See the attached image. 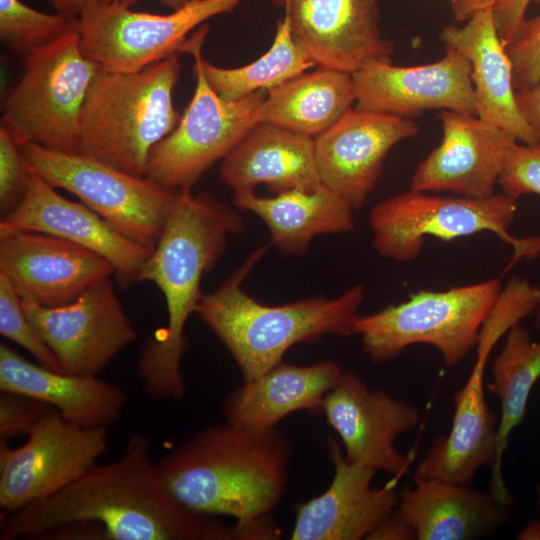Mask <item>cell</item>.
<instances>
[{
  "label": "cell",
  "instance_id": "obj_22",
  "mask_svg": "<svg viewBox=\"0 0 540 540\" xmlns=\"http://www.w3.org/2000/svg\"><path fill=\"white\" fill-rule=\"evenodd\" d=\"M511 507L490 488L414 476L413 486L399 492L396 511L417 540H473L508 522Z\"/></svg>",
  "mask_w": 540,
  "mask_h": 540
},
{
  "label": "cell",
  "instance_id": "obj_2",
  "mask_svg": "<svg viewBox=\"0 0 540 540\" xmlns=\"http://www.w3.org/2000/svg\"><path fill=\"white\" fill-rule=\"evenodd\" d=\"M290 446L276 427L207 426L156 462L162 483L196 514L236 519L235 539H276L270 514L286 488Z\"/></svg>",
  "mask_w": 540,
  "mask_h": 540
},
{
  "label": "cell",
  "instance_id": "obj_47",
  "mask_svg": "<svg viewBox=\"0 0 540 540\" xmlns=\"http://www.w3.org/2000/svg\"><path fill=\"white\" fill-rule=\"evenodd\" d=\"M535 326L540 330V306L535 311Z\"/></svg>",
  "mask_w": 540,
  "mask_h": 540
},
{
  "label": "cell",
  "instance_id": "obj_6",
  "mask_svg": "<svg viewBox=\"0 0 540 540\" xmlns=\"http://www.w3.org/2000/svg\"><path fill=\"white\" fill-rule=\"evenodd\" d=\"M502 285L492 278L443 291L421 290L396 305L358 315L353 335L375 363L390 361L406 348L434 347L448 368L458 365L477 345L486 316Z\"/></svg>",
  "mask_w": 540,
  "mask_h": 540
},
{
  "label": "cell",
  "instance_id": "obj_16",
  "mask_svg": "<svg viewBox=\"0 0 540 540\" xmlns=\"http://www.w3.org/2000/svg\"><path fill=\"white\" fill-rule=\"evenodd\" d=\"M419 133L412 119L349 109L314 140L322 184L354 210L362 208L373 190L388 152Z\"/></svg>",
  "mask_w": 540,
  "mask_h": 540
},
{
  "label": "cell",
  "instance_id": "obj_3",
  "mask_svg": "<svg viewBox=\"0 0 540 540\" xmlns=\"http://www.w3.org/2000/svg\"><path fill=\"white\" fill-rule=\"evenodd\" d=\"M244 231L242 218L208 193L177 190L164 231L142 266L138 281L162 292L167 324L144 345L138 373L145 392L157 400H179L186 392L182 357L189 317L202 297L200 283L223 254L227 238Z\"/></svg>",
  "mask_w": 540,
  "mask_h": 540
},
{
  "label": "cell",
  "instance_id": "obj_49",
  "mask_svg": "<svg viewBox=\"0 0 540 540\" xmlns=\"http://www.w3.org/2000/svg\"><path fill=\"white\" fill-rule=\"evenodd\" d=\"M534 1H536V2L540 3V0H534Z\"/></svg>",
  "mask_w": 540,
  "mask_h": 540
},
{
  "label": "cell",
  "instance_id": "obj_25",
  "mask_svg": "<svg viewBox=\"0 0 540 540\" xmlns=\"http://www.w3.org/2000/svg\"><path fill=\"white\" fill-rule=\"evenodd\" d=\"M0 390L34 398L67 420L88 428L112 426L127 398L123 389L98 376H77L34 364L0 345Z\"/></svg>",
  "mask_w": 540,
  "mask_h": 540
},
{
  "label": "cell",
  "instance_id": "obj_17",
  "mask_svg": "<svg viewBox=\"0 0 540 540\" xmlns=\"http://www.w3.org/2000/svg\"><path fill=\"white\" fill-rule=\"evenodd\" d=\"M285 8L294 38L319 67L353 74L391 62L394 44L380 31L379 0H273Z\"/></svg>",
  "mask_w": 540,
  "mask_h": 540
},
{
  "label": "cell",
  "instance_id": "obj_39",
  "mask_svg": "<svg viewBox=\"0 0 540 540\" xmlns=\"http://www.w3.org/2000/svg\"><path fill=\"white\" fill-rule=\"evenodd\" d=\"M534 0H499L492 8L494 24L505 45L526 17V11Z\"/></svg>",
  "mask_w": 540,
  "mask_h": 540
},
{
  "label": "cell",
  "instance_id": "obj_1",
  "mask_svg": "<svg viewBox=\"0 0 540 540\" xmlns=\"http://www.w3.org/2000/svg\"><path fill=\"white\" fill-rule=\"evenodd\" d=\"M165 488L149 440L133 434L121 455L96 463L57 492L1 514L0 539L50 535L71 526L100 527L109 540L235 539L233 528L211 523Z\"/></svg>",
  "mask_w": 540,
  "mask_h": 540
},
{
  "label": "cell",
  "instance_id": "obj_46",
  "mask_svg": "<svg viewBox=\"0 0 540 540\" xmlns=\"http://www.w3.org/2000/svg\"><path fill=\"white\" fill-rule=\"evenodd\" d=\"M535 492H536V505H537V509H538V513L540 517V482L536 485Z\"/></svg>",
  "mask_w": 540,
  "mask_h": 540
},
{
  "label": "cell",
  "instance_id": "obj_29",
  "mask_svg": "<svg viewBox=\"0 0 540 540\" xmlns=\"http://www.w3.org/2000/svg\"><path fill=\"white\" fill-rule=\"evenodd\" d=\"M354 102L352 74L318 66L268 90L260 108V122L317 137Z\"/></svg>",
  "mask_w": 540,
  "mask_h": 540
},
{
  "label": "cell",
  "instance_id": "obj_28",
  "mask_svg": "<svg viewBox=\"0 0 540 540\" xmlns=\"http://www.w3.org/2000/svg\"><path fill=\"white\" fill-rule=\"evenodd\" d=\"M233 202L262 219L272 243L285 254H303L318 235L354 229V209L324 184L313 190L295 189L271 197L254 191L234 192Z\"/></svg>",
  "mask_w": 540,
  "mask_h": 540
},
{
  "label": "cell",
  "instance_id": "obj_35",
  "mask_svg": "<svg viewBox=\"0 0 540 540\" xmlns=\"http://www.w3.org/2000/svg\"><path fill=\"white\" fill-rule=\"evenodd\" d=\"M32 168L19 142L0 125V210L8 215L23 199L30 181Z\"/></svg>",
  "mask_w": 540,
  "mask_h": 540
},
{
  "label": "cell",
  "instance_id": "obj_20",
  "mask_svg": "<svg viewBox=\"0 0 540 540\" xmlns=\"http://www.w3.org/2000/svg\"><path fill=\"white\" fill-rule=\"evenodd\" d=\"M17 231L53 235L104 257L122 286L138 281L153 251L117 231L85 204L60 195L33 169L23 199L0 222V234Z\"/></svg>",
  "mask_w": 540,
  "mask_h": 540
},
{
  "label": "cell",
  "instance_id": "obj_4",
  "mask_svg": "<svg viewBox=\"0 0 540 540\" xmlns=\"http://www.w3.org/2000/svg\"><path fill=\"white\" fill-rule=\"evenodd\" d=\"M253 251L216 290L202 294L196 313L236 361L244 381L253 380L283 361L296 344L326 334L353 335L352 326L364 299L355 285L336 298L323 296L267 306L250 297L242 283L267 252Z\"/></svg>",
  "mask_w": 540,
  "mask_h": 540
},
{
  "label": "cell",
  "instance_id": "obj_48",
  "mask_svg": "<svg viewBox=\"0 0 540 540\" xmlns=\"http://www.w3.org/2000/svg\"><path fill=\"white\" fill-rule=\"evenodd\" d=\"M538 384H539V394H540V381H539V383H538Z\"/></svg>",
  "mask_w": 540,
  "mask_h": 540
},
{
  "label": "cell",
  "instance_id": "obj_12",
  "mask_svg": "<svg viewBox=\"0 0 540 540\" xmlns=\"http://www.w3.org/2000/svg\"><path fill=\"white\" fill-rule=\"evenodd\" d=\"M108 429L77 425L49 407L16 447L0 442V507L21 509L62 489L108 451Z\"/></svg>",
  "mask_w": 540,
  "mask_h": 540
},
{
  "label": "cell",
  "instance_id": "obj_5",
  "mask_svg": "<svg viewBox=\"0 0 540 540\" xmlns=\"http://www.w3.org/2000/svg\"><path fill=\"white\" fill-rule=\"evenodd\" d=\"M180 70L178 53L135 72L101 67L82 109L78 154L145 176L153 149L181 118L173 101Z\"/></svg>",
  "mask_w": 540,
  "mask_h": 540
},
{
  "label": "cell",
  "instance_id": "obj_36",
  "mask_svg": "<svg viewBox=\"0 0 540 540\" xmlns=\"http://www.w3.org/2000/svg\"><path fill=\"white\" fill-rule=\"evenodd\" d=\"M505 49L512 64L515 90L536 84L540 80V14L525 17Z\"/></svg>",
  "mask_w": 540,
  "mask_h": 540
},
{
  "label": "cell",
  "instance_id": "obj_7",
  "mask_svg": "<svg viewBox=\"0 0 540 540\" xmlns=\"http://www.w3.org/2000/svg\"><path fill=\"white\" fill-rule=\"evenodd\" d=\"M517 208V200L503 192L469 198L410 189L379 202L370 211L372 247L384 258L404 262L419 255L427 237L450 241L491 232L512 247L508 271L519 260L540 255V236L519 238L509 232Z\"/></svg>",
  "mask_w": 540,
  "mask_h": 540
},
{
  "label": "cell",
  "instance_id": "obj_15",
  "mask_svg": "<svg viewBox=\"0 0 540 540\" xmlns=\"http://www.w3.org/2000/svg\"><path fill=\"white\" fill-rule=\"evenodd\" d=\"M352 78L358 109L407 119L434 109L477 115L470 62L451 47L433 63L371 62Z\"/></svg>",
  "mask_w": 540,
  "mask_h": 540
},
{
  "label": "cell",
  "instance_id": "obj_24",
  "mask_svg": "<svg viewBox=\"0 0 540 540\" xmlns=\"http://www.w3.org/2000/svg\"><path fill=\"white\" fill-rule=\"evenodd\" d=\"M488 360L477 354L465 384L454 395L448 434L433 441L418 462L415 477L467 485L482 467L493 465L498 421L485 397Z\"/></svg>",
  "mask_w": 540,
  "mask_h": 540
},
{
  "label": "cell",
  "instance_id": "obj_34",
  "mask_svg": "<svg viewBox=\"0 0 540 540\" xmlns=\"http://www.w3.org/2000/svg\"><path fill=\"white\" fill-rule=\"evenodd\" d=\"M0 333L4 338L27 350L40 364L55 371L63 372L56 356L28 319L20 295L10 281L1 273Z\"/></svg>",
  "mask_w": 540,
  "mask_h": 540
},
{
  "label": "cell",
  "instance_id": "obj_41",
  "mask_svg": "<svg viewBox=\"0 0 540 540\" xmlns=\"http://www.w3.org/2000/svg\"><path fill=\"white\" fill-rule=\"evenodd\" d=\"M368 540H417L414 529L400 516L393 511L384 521H382L368 536Z\"/></svg>",
  "mask_w": 540,
  "mask_h": 540
},
{
  "label": "cell",
  "instance_id": "obj_32",
  "mask_svg": "<svg viewBox=\"0 0 540 540\" xmlns=\"http://www.w3.org/2000/svg\"><path fill=\"white\" fill-rule=\"evenodd\" d=\"M76 21L35 10L21 0H0L1 42L25 58L57 41Z\"/></svg>",
  "mask_w": 540,
  "mask_h": 540
},
{
  "label": "cell",
  "instance_id": "obj_9",
  "mask_svg": "<svg viewBox=\"0 0 540 540\" xmlns=\"http://www.w3.org/2000/svg\"><path fill=\"white\" fill-rule=\"evenodd\" d=\"M208 30L207 24L202 25L180 50L194 59L195 92L175 129L153 149L145 175L175 190L192 188L260 123V108L267 96L265 90H260L229 101L212 89L201 66Z\"/></svg>",
  "mask_w": 540,
  "mask_h": 540
},
{
  "label": "cell",
  "instance_id": "obj_33",
  "mask_svg": "<svg viewBox=\"0 0 540 540\" xmlns=\"http://www.w3.org/2000/svg\"><path fill=\"white\" fill-rule=\"evenodd\" d=\"M540 306V287L526 279L512 277L486 316L477 342V354L490 357L498 341Z\"/></svg>",
  "mask_w": 540,
  "mask_h": 540
},
{
  "label": "cell",
  "instance_id": "obj_43",
  "mask_svg": "<svg viewBox=\"0 0 540 540\" xmlns=\"http://www.w3.org/2000/svg\"><path fill=\"white\" fill-rule=\"evenodd\" d=\"M57 13L78 20L84 10L96 0H46Z\"/></svg>",
  "mask_w": 540,
  "mask_h": 540
},
{
  "label": "cell",
  "instance_id": "obj_26",
  "mask_svg": "<svg viewBox=\"0 0 540 540\" xmlns=\"http://www.w3.org/2000/svg\"><path fill=\"white\" fill-rule=\"evenodd\" d=\"M220 177L234 192L265 184L274 194L313 190L322 182L314 140L276 125L258 123L222 159Z\"/></svg>",
  "mask_w": 540,
  "mask_h": 540
},
{
  "label": "cell",
  "instance_id": "obj_10",
  "mask_svg": "<svg viewBox=\"0 0 540 540\" xmlns=\"http://www.w3.org/2000/svg\"><path fill=\"white\" fill-rule=\"evenodd\" d=\"M19 145L30 167L46 182L77 196L117 231L154 249L177 190L79 154L31 142Z\"/></svg>",
  "mask_w": 540,
  "mask_h": 540
},
{
  "label": "cell",
  "instance_id": "obj_38",
  "mask_svg": "<svg viewBox=\"0 0 540 540\" xmlns=\"http://www.w3.org/2000/svg\"><path fill=\"white\" fill-rule=\"evenodd\" d=\"M49 407L34 398L1 391L0 442L27 435Z\"/></svg>",
  "mask_w": 540,
  "mask_h": 540
},
{
  "label": "cell",
  "instance_id": "obj_14",
  "mask_svg": "<svg viewBox=\"0 0 540 540\" xmlns=\"http://www.w3.org/2000/svg\"><path fill=\"white\" fill-rule=\"evenodd\" d=\"M322 410L348 461L394 477L406 472L411 461L396 448L395 440L419 422V412L411 403L370 389L359 375L343 370L324 397Z\"/></svg>",
  "mask_w": 540,
  "mask_h": 540
},
{
  "label": "cell",
  "instance_id": "obj_8",
  "mask_svg": "<svg viewBox=\"0 0 540 540\" xmlns=\"http://www.w3.org/2000/svg\"><path fill=\"white\" fill-rule=\"evenodd\" d=\"M100 68L82 51L77 20L57 41L25 58L1 124L19 143L78 154L82 109Z\"/></svg>",
  "mask_w": 540,
  "mask_h": 540
},
{
  "label": "cell",
  "instance_id": "obj_30",
  "mask_svg": "<svg viewBox=\"0 0 540 540\" xmlns=\"http://www.w3.org/2000/svg\"><path fill=\"white\" fill-rule=\"evenodd\" d=\"M540 381V340L533 341L521 324L507 333L504 345L491 367V380L486 388L500 403L497 423L496 455L491 466L489 488L503 501L513 504L503 477L502 462L509 437L526 414L533 387Z\"/></svg>",
  "mask_w": 540,
  "mask_h": 540
},
{
  "label": "cell",
  "instance_id": "obj_13",
  "mask_svg": "<svg viewBox=\"0 0 540 540\" xmlns=\"http://www.w3.org/2000/svg\"><path fill=\"white\" fill-rule=\"evenodd\" d=\"M22 306L67 374L98 376L137 338L110 276L70 303L47 307L22 299Z\"/></svg>",
  "mask_w": 540,
  "mask_h": 540
},
{
  "label": "cell",
  "instance_id": "obj_44",
  "mask_svg": "<svg viewBox=\"0 0 540 540\" xmlns=\"http://www.w3.org/2000/svg\"><path fill=\"white\" fill-rule=\"evenodd\" d=\"M519 540H540V517L527 522L516 534Z\"/></svg>",
  "mask_w": 540,
  "mask_h": 540
},
{
  "label": "cell",
  "instance_id": "obj_19",
  "mask_svg": "<svg viewBox=\"0 0 540 540\" xmlns=\"http://www.w3.org/2000/svg\"><path fill=\"white\" fill-rule=\"evenodd\" d=\"M0 273L22 299L54 307L74 301L115 270L104 257L68 240L17 231L0 234Z\"/></svg>",
  "mask_w": 540,
  "mask_h": 540
},
{
  "label": "cell",
  "instance_id": "obj_23",
  "mask_svg": "<svg viewBox=\"0 0 540 540\" xmlns=\"http://www.w3.org/2000/svg\"><path fill=\"white\" fill-rule=\"evenodd\" d=\"M440 40L470 62L477 116L519 143L538 144L518 110L512 64L496 30L492 8L474 14L462 26H445Z\"/></svg>",
  "mask_w": 540,
  "mask_h": 540
},
{
  "label": "cell",
  "instance_id": "obj_27",
  "mask_svg": "<svg viewBox=\"0 0 540 540\" xmlns=\"http://www.w3.org/2000/svg\"><path fill=\"white\" fill-rule=\"evenodd\" d=\"M342 372L339 364L330 360L304 366L281 361L229 393L222 413L226 422L236 426L274 428L292 412L322 410L324 397Z\"/></svg>",
  "mask_w": 540,
  "mask_h": 540
},
{
  "label": "cell",
  "instance_id": "obj_21",
  "mask_svg": "<svg viewBox=\"0 0 540 540\" xmlns=\"http://www.w3.org/2000/svg\"><path fill=\"white\" fill-rule=\"evenodd\" d=\"M334 475L322 494L296 507L291 540H360L397 507L394 482L372 488L376 470L346 459L340 444L330 438Z\"/></svg>",
  "mask_w": 540,
  "mask_h": 540
},
{
  "label": "cell",
  "instance_id": "obj_18",
  "mask_svg": "<svg viewBox=\"0 0 540 540\" xmlns=\"http://www.w3.org/2000/svg\"><path fill=\"white\" fill-rule=\"evenodd\" d=\"M439 120L442 140L416 168L410 189L469 198L493 195L516 138L469 113L441 110Z\"/></svg>",
  "mask_w": 540,
  "mask_h": 540
},
{
  "label": "cell",
  "instance_id": "obj_42",
  "mask_svg": "<svg viewBox=\"0 0 540 540\" xmlns=\"http://www.w3.org/2000/svg\"><path fill=\"white\" fill-rule=\"evenodd\" d=\"M499 0H451L453 15L458 21H467L474 14L493 8Z\"/></svg>",
  "mask_w": 540,
  "mask_h": 540
},
{
  "label": "cell",
  "instance_id": "obj_11",
  "mask_svg": "<svg viewBox=\"0 0 540 540\" xmlns=\"http://www.w3.org/2000/svg\"><path fill=\"white\" fill-rule=\"evenodd\" d=\"M242 0H193L166 15L139 12L125 2L96 0L78 19L83 53L100 67L135 72L179 54L189 33L232 12Z\"/></svg>",
  "mask_w": 540,
  "mask_h": 540
},
{
  "label": "cell",
  "instance_id": "obj_45",
  "mask_svg": "<svg viewBox=\"0 0 540 540\" xmlns=\"http://www.w3.org/2000/svg\"><path fill=\"white\" fill-rule=\"evenodd\" d=\"M101 2H125L129 4H133L135 0H99ZM193 0H161L162 4L167 6L168 8L172 10H177L184 6L185 4L191 2Z\"/></svg>",
  "mask_w": 540,
  "mask_h": 540
},
{
  "label": "cell",
  "instance_id": "obj_37",
  "mask_svg": "<svg viewBox=\"0 0 540 540\" xmlns=\"http://www.w3.org/2000/svg\"><path fill=\"white\" fill-rule=\"evenodd\" d=\"M498 186L517 200L526 194L540 195V144L516 143L510 150Z\"/></svg>",
  "mask_w": 540,
  "mask_h": 540
},
{
  "label": "cell",
  "instance_id": "obj_31",
  "mask_svg": "<svg viewBox=\"0 0 540 540\" xmlns=\"http://www.w3.org/2000/svg\"><path fill=\"white\" fill-rule=\"evenodd\" d=\"M212 89L223 99L236 101L260 90H270L316 66L294 38L287 16L278 23L271 48L256 61L237 68L218 67L201 58Z\"/></svg>",
  "mask_w": 540,
  "mask_h": 540
},
{
  "label": "cell",
  "instance_id": "obj_40",
  "mask_svg": "<svg viewBox=\"0 0 540 540\" xmlns=\"http://www.w3.org/2000/svg\"><path fill=\"white\" fill-rule=\"evenodd\" d=\"M518 110L540 144V80L529 87L516 90Z\"/></svg>",
  "mask_w": 540,
  "mask_h": 540
}]
</instances>
